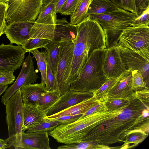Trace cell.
Here are the masks:
<instances>
[{
  "label": "cell",
  "instance_id": "39",
  "mask_svg": "<svg viewBox=\"0 0 149 149\" xmlns=\"http://www.w3.org/2000/svg\"><path fill=\"white\" fill-rule=\"evenodd\" d=\"M8 5L6 3L0 2V37L4 33L7 25L6 19Z\"/></svg>",
  "mask_w": 149,
  "mask_h": 149
},
{
  "label": "cell",
  "instance_id": "49",
  "mask_svg": "<svg viewBox=\"0 0 149 149\" xmlns=\"http://www.w3.org/2000/svg\"><path fill=\"white\" fill-rule=\"evenodd\" d=\"M8 86L7 85H0V96L6 90Z\"/></svg>",
  "mask_w": 149,
  "mask_h": 149
},
{
  "label": "cell",
  "instance_id": "11",
  "mask_svg": "<svg viewBox=\"0 0 149 149\" xmlns=\"http://www.w3.org/2000/svg\"><path fill=\"white\" fill-rule=\"evenodd\" d=\"M10 148L16 149H51L48 133L37 132L25 133L6 139Z\"/></svg>",
  "mask_w": 149,
  "mask_h": 149
},
{
  "label": "cell",
  "instance_id": "5",
  "mask_svg": "<svg viewBox=\"0 0 149 149\" xmlns=\"http://www.w3.org/2000/svg\"><path fill=\"white\" fill-rule=\"evenodd\" d=\"M88 16L97 20L101 26L107 49L117 46L122 33L138 17L136 14L121 8L107 13Z\"/></svg>",
  "mask_w": 149,
  "mask_h": 149
},
{
  "label": "cell",
  "instance_id": "14",
  "mask_svg": "<svg viewBox=\"0 0 149 149\" xmlns=\"http://www.w3.org/2000/svg\"><path fill=\"white\" fill-rule=\"evenodd\" d=\"M103 69L108 78H117L126 70L118 46L107 49Z\"/></svg>",
  "mask_w": 149,
  "mask_h": 149
},
{
  "label": "cell",
  "instance_id": "43",
  "mask_svg": "<svg viewBox=\"0 0 149 149\" xmlns=\"http://www.w3.org/2000/svg\"><path fill=\"white\" fill-rule=\"evenodd\" d=\"M83 114L74 115H67L58 117L54 118H49L61 122V124H67L73 123L80 118Z\"/></svg>",
  "mask_w": 149,
  "mask_h": 149
},
{
  "label": "cell",
  "instance_id": "45",
  "mask_svg": "<svg viewBox=\"0 0 149 149\" xmlns=\"http://www.w3.org/2000/svg\"><path fill=\"white\" fill-rule=\"evenodd\" d=\"M138 16L149 7V0H135Z\"/></svg>",
  "mask_w": 149,
  "mask_h": 149
},
{
  "label": "cell",
  "instance_id": "21",
  "mask_svg": "<svg viewBox=\"0 0 149 149\" xmlns=\"http://www.w3.org/2000/svg\"><path fill=\"white\" fill-rule=\"evenodd\" d=\"M47 91L41 83L25 86L20 88L21 97L23 103L36 105L38 102Z\"/></svg>",
  "mask_w": 149,
  "mask_h": 149
},
{
  "label": "cell",
  "instance_id": "42",
  "mask_svg": "<svg viewBox=\"0 0 149 149\" xmlns=\"http://www.w3.org/2000/svg\"><path fill=\"white\" fill-rule=\"evenodd\" d=\"M13 72L0 73V85H8L13 83L15 77Z\"/></svg>",
  "mask_w": 149,
  "mask_h": 149
},
{
  "label": "cell",
  "instance_id": "20",
  "mask_svg": "<svg viewBox=\"0 0 149 149\" xmlns=\"http://www.w3.org/2000/svg\"><path fill=\"white\" fill-rule=\"evenodd\" d=\"M23 131L45 121L47 116L44 111L36 105L23 104Z\"/></svg>",
  "mask_w": 149,
  "mask_h": 149
},
{
  "label": "cell",
  "instance_id": "33",
  "mask_svg": "<svg viewBox=\"0 0 149 149\" xmlns=\"http://www.w3.org/2000/svg\"><path fill=\"white\" fill-rule=\"evenodd\" d=\"M47 77L45 85L47 91H58V85L56 75L52 72L49 64L47 63Z\"/></svg>",
  "mask_w": 149,
  "mask_h": 149
},
{
  "label": "cell",
  "instance_id": "38",
  "mask_svg": "<svg viewBox=\"0 0 149 149\" xmlns=\"http://www.w3.org/2000/svg\"><path fill=\"white\" fill-rule=\"evenodd\" d=\"M149 25V7L131 23L130 26L137 27Z\"/></svg>",
  "mask_w": 149,
  "mask_h": 149
},
{
  "label": "cell",
  "instance_id": "7",
  "mask_svg": "<svg viewBox=\"0 0 149 149\" xmlns=\"http://www.w3.org/2000/svg\"><path fill=\"white\" fill-rule=\"evenodd\" d=\"M126 70H137L142 75L146 86L149 88V49L136 51L118 46Z\"/></svg>",
  "mask_w": 149,
  "mask_h": 149
},
{
  "label": "cell",
  "instance_id": "9",
  "mask_svg": "<svg viewBox=\"0 0 149 149\" xmlns=\"http://www.w3.org/2000/svg\"><path fill=\"white\" fill-rule=\"evenodd\" d=\"M74 45V41L61 43L59 58L56 74L58 91L60 96L70 90L68 81L71 70Z\"/></svg>",
  "mask_w": 149,
  "mask_h": 149
},
{
  "label": "cell",
  "instance_id": "2",
  "mask_svg": "<svg viewBox=\"0 0 149 149\" xmlns=\"http://www.w3.org/2000/svg\"><path fill=\"white\" fill-rule=\"evenodd\" d=\"M138 124L122 110L117 115L101 120L89 126L81 140L109 146L123 142L130 134L137 131Z\"/></svg>",
  "mask_w": 149,
  "mask_h": 149
},
{
  "label": "cell",
  "instance_id": "3",
  "mask_svg": "<svg viewBox=\"0 0 149 149\" xmlns=\"http://www.w3.org/2000/svg\"><path fill=\"white\" fill-rule=\"evenodd\" d=\"M107 50L98 49L92 52L72 83L70 91L93 93L108 80L103 69Z\"/></svg>",
  "mask_w": 149,
  "mask_h": 149
},
{
  "label": "cell",
  "instance_id": "32",
  "mask_svg": "<svg viewBox=\"0 0 149 149\" xmlns=\"http://www.w3.org/2000/svg\"><path fill=\"white\" fill-rule=\"evenodd\" d=\"M52 41L49 40L34 38L29 39L22 46L23 48L26 52L30 51L39 48H45Z\"/></svg>",
  "mask_w": 149,
  "mask_h": 149
},
{
  "label": "cell",
  "instance_id": "31",
  "mask_svg": "<svg viewBox=\"0 0 149 149\" xmlns=\"http://www.w3.org/2000/svg\"><path fill=\"white\" fill-rule=\"evenodd\" d=\"M62 123L58 120L50 119L47 117L46 120L40 124L30 128L27 130V132H46L48 133Z\"/></svg>",
  "mask_w": 149,
  "mask_h": 149
},
{
  "label": "cell",
  "instance_id": "1",
  "mask_svg": "<svg viewBox=\"0 0 149 149\" xmlns=\"http://www.w3.org/2000/svg\"><path fill=\"white\" fill-rule=\"evenodd\" d=\"M71 70L68 84L69 87L95 50L106 48L104 33L99 22L89 16L76 25Z\"/></svg>",
  "mask_w": 149,
  "mask_h": 149
},
{
  "label": "cell",
  "instance_id": "15",
  "mask_svg": "<svg viewBox=\"0 0 149 149\" xmlns=\"http://www.w3.org/2000/svg\"><path fill=\"white\" fill-rule=\"evenodd\" d=\"M93 96L90 92H82L69 91L60 96L52 106L45 111L47 116L56 113Z\"/></svg>",
  "mask_w": 149,
  "mask_h": 149
},
{
  "label": "cell",
  "instance_id": "26",
  "mask_svg": "<svg viewBox=\"0 0 149 149\" xmlns=\"http://www.w3.org/2000/svg\"><path fill=\"white\" fill-rule=\"evenodd\" d=\"M116 147L102 145L97 143L89 141L81 140L74 143L59 146L58 149H115Z\"/></svg>",
  "mask_w": 149,
  "mask_h": 149
},
{
  "label": "cell",
  "instance_id": "41",
  "mask_svg": "<svg viewBox=\"0 0 149 149\" xmlns=\"http://www.w3.org/2000/svg\"><path fill=\"white\" fill-rule=\"evenodd\" d=\"M56 4V3L52 2L41 9L37 19H42L55 12Z\"/></svg>",
  "mask_w": 149,
  "mask_h": 149
},
{
  "label": "cell",
  "instance_id": "48",
  "mask_svg": "<svg viewBox=\"0 0 149 149\" xmlns=\"http://www.w3.org/2000/svg\"><path fill=\"white\" fill-rule=\"evenodd\" d=\"M58 0H43L42 5L41 9L43 8L52 2L56 3Z\"/></svg>",
  "mask_w": 149,
  "mask_h": 149
},
{
  "label": "cell",
  "instance_id": "19",
  "mask_svg": "<svg viewBox=\"0 0 149 149\" xmlns=\"http://www.w3.org/2000/svg\"><path fill=\"white\" fill-rule=\"evenodd\" d=\"M77 33L76 25L69 23L65 18L57 19L52 41L56 44L64 42L74 41Z\"/></svg>",
  "mask_w": 149,
  "mask_h": 149
},
{
  "label": "cell",
  "instance_id": "16",
  "mask_svg": "<svg viewBox=\"0 0 149 149\" xmlns=\"http://www.w3.org/2000/svg\"><path fill=\"white\" fill-rule=\"evenodd\" d=\"M35 22L18 21L10 23L6 25L5 33L10 42L22 46L30 39V31Z\"/></svg>",
  "mask_w": 149,
  "mask_h": 149
},
{
  "label": "cell",
  "instance_id": "29",
  "mask_svg": "<svg viewBox=\"0 0 149 149\" xmlns=\"http://www.w3.org/2000/svg\"><path fill=\"white\" fill-rule=\"evenodd\" d=\"M118 78L109 79L98 90L93 93V96L100 102H105L107 99L109 93L116 83Z\"/></svg>",
  "mask_w": 149,
  "mask_h": 149
},
{
  "label": "cell",
  "instance_id": "35",
  "mask_svg": "<svg viewBox=\"0 0 149 149\" xmlns=\"http://www.w3.org/2000/svg\"><path fill=\"white\" fill-rule=\"evenodd\" d=\"M110 0L119 8L130 11L138 16L135 0Z\"/></svg>",
  "mask_w": 149,
  "mask_h": 149
},
{
  "label": "cell",
  "instance_id": "18",
  "mask_svg": "<svg viewBox=\"0 0 149 149\" xmlns=\"http://www.w3.org/2000/svg\"><path fill=\"white\" fill-rule=\"evenodd\" d=\"M132 72L126 70L118 77L117 80L110 91L107 99L128 98L134 96V91L132 85Z\"/></svg>",
  "mask_w": 149,
  "mask_h": 149
},
{
  "label": "cell",
  "instance_id": "8",
  "mask_svg": "<svg viewBox=\"0 0 149 149\" xmlns=\"http://www.w3.org/2000/svg\"><path fill=\"white\" fill-rule=\"evenodd\" d=\"M23 103L20 89L10 98L6 104V121L9 137L19 136L23 132Z\"/></svg>",
  "mask_w": 149,
  "mask_h": 149
},
{
  "label": "cell",
  "instance_id": "10",
  "mask_svg": "<svg viewBox=\"0 0 149 149\" xmlns=\"http://www.w3.org/2000/svg\"><path fill=\"white\" fill-rule=\"evenodd\" d=\"M117 46L134 51L149 49V26L127 27L120 35Z\"/></svg>",
  "mask_w": 149,
  "mask_h": 149
},
{
  "label": "cell",
  "instance_id": "6",
  "mask_svg": "<svg viewBox=\"0 0 149 149\" xmlns=\"http://www.w3.org/2000/svg\"><path fill=\"white\" fill-rule=\"evenodd\" d=\"M43 0H8L6 23L35 22L40 12Z\"/></svg>",
  "mask_w": 149,
  "mask_h": 149
},
{
  "label": "cell",
  "instance_id": "13",
  "mask_svg": "<svg viewBox=\"0 0 149 149\" xmlns=\"http://www.w3.org/2000/svg\"><path fill=\"white\" fill-rule=\"evenodd\" d=\"M21 71L13 84L7 88L1 99V102L5 105L11 96L22 87L33 84L39 77L34 69L33 58L30 53L22 64Z\"/></svg>",
  "mask_w": 149,
  "mask_h": 149
},
{
  "label": "cell",
  "instance_id": "40",
  "mask_svg": "<svg viewBox=\"0 0 149 149\" xmlns=\"http://www.w3.org/2000/svg\"><path fill=\"white\" fill-rule=\"evenodd\" d=\"M105 102H99L97 104L91 107L89 110L82 115L80 118L96 113L108 110Z\"/></svg>",
  "mask_w": 149,
  "mask_h": 149
},
{
  "label": "cell",
  "instance_id": "46",
  "mask_svg": "<svg viewBox=\"0 0 149 149\" xmlns=\"http://www.w3.org/2000/svg\"><path fill=\"white\" fill-rule=\"evenodd\" d=\"M10 148V147L6 139H0V149Z\"/></svg>",
  "mask_w": 149,
  "mask_h": 149
},
{
  "label": "cell",
  "instance_id": "30",
  "mask_svg": "<svg viewBox=\"0 0 149 149\" xmlns=\"http://www.w3.org/2000/svg\"><path fill=\"white\" fill-rule=\"evenodd\" d=\"M148 134L143 131H137L132 133L126 137L124 144L120 149L128 148L130 144H133L132 148L136 146L143 141L148 136Z\"/></svg>",
  "mask_w": 149,
  "mask_h": 149
},
{
  "label": "cell",
  "instance_id": "36",
  "mask_svg": "<svg viewBox=\"0 0 149 149\" xmlns=\"http://www.w3.org/2000/svg\"><path fill=\"white\" fill-rule=\"evenodd\" d=\"M132 72V87L134 91L148 88L146 86L142 75L137 70H134Z\"/></svg>",
  "mask_w": 149,
  "mask_h": 149
},
{
  "label": "cell",
  "instance_id": "47",
  "mask_svg": "<svg viewBox=\"0 0 149 149\" xmlns=\"http://www.w3.org/2000/svg\"><path fill=\"white\" fill-rule=\"evenodd\" d=\"M67 0H58L56 4L55 13H57V11Z\"/></svg>",
  "mask_w": 149,
  "mask_h": 149
},
{
  "label": "cell",
  "instance_id": "50",
  "mask_svg": "<svg viewBox=\"0 0 149 149\" xmlns=\"http://www.w3.org/2000/svg\"><path fill=\"white\" fill-rule=\"evenodd\" d=\"M8 0H0V2L3 3H6Z\"/></svg>",
  "mask_w": 149,
  "mask_h": 149
},
{
  "label": "cell",
  "instance_id": "12",
  "mask_svg": "<svg viewBox=\"0 0 149 149\" xmlns=\"http://www.w3.org/2000/svg\"><path fill=\"white\" fill-rule=\"evenodd\" d=\"M26 52L22 46L2 44L0 45V73L14 72L19 68Z\"/></svg>",
  "mask_w": 149,
  "mask_h": 149
},
{
  "label": "cell",
  "instance_id": "28",
  "mask_svg": "<svg viewBox=\"0 0 149 149\" xmlns=\"http://www.w3.org/2000/svg\"><path fill=\"white\" fill-rule=\"evenodd\" d=\"M36 60L38 68L41 75V82L45 86L47 77V53L46 52H40L38 49L30 52Z\"/></svg>",
  "mask_w": 149,
  "mask_h": 149
},
{
  "label": "cell",
  "instance_id": "25",
  "mask_svg": "<svg viewBox=\"0 0 149 149\" xmlns=\"http://www.w3.org/2000/svg\"><path fill=\"white\" fill-rule=\"evenodd\" d=\"M92 0H79L74 12L70 15L71 24L77 25L87 17L88 9Z\"/></svg>",
  "mask_w": 149,
  "mask_h": 149
},
{
  "label": "cell",
  "instance_id": "34",
  "mask_svg": "<svg viewBox=\"0 0 149 149\" xmlns=\"http://www.w3.org/2000/svg\"><path fill=\"white\" fill-rule=\"evenodd\" d=\"M104 102L108 109L115 110L129 105L130 99L112 98L107 99Z\"/></svg>",
  "mask_w": 149,
  "mask_h": 149
},
{
  "label": "cell",
  "instance_id": "17",
  "mask_svg": "<svg viewBox=\"0 0 149 149\" xmlns=\"http://www.w3.org/2000/svg\"><path fill=\"white\" fill-rule=\"evenodd\" d=\"M56 19L55 12L42 19H37L30 31V39L39 38L52 41Z\"/></svg>",
  "mask_w": 149,
  "mask_h": 149
},
{
  "label": "cell",
  "instance_id": "27",
  "mask_svg": "<svg viewBox=\"0 0 149 149\" xmlns=\"http://www.w3.org/2000/svg\"><path fill=\"white\" fill-rule=\"evenodd\" d=\"M60 97L58 91H47L40 98L37 106L40 109L45 111L54 104Z\"/></svg>",
  "mask_w": 149,
  "mask_h": 149
},
{
  "label": "cell",
  "instance_id": "23",
  "mask_svg": "<svg viewBox=\"0 0 149 149\" xmlns=\"http://www.w3.org/2000/svg\"><path fill=\"white\" fill-rule=\"evenodd\" d=\"M120 8L110 0H92L88 9L87 15L107 13Z\"/></svg>",
  "mask_w": 149,
  "mask_h": 149
},
{
  "label": "cell",
  "instance_id": "24",
  "mask_svg": "<svg viewBox=\"0 0 149 149\" xmlns=\"http://www.w3.org/2000/svg\"><path fill=\"white\" fill-rule=\"evenodd\" d=\"M61 43L56 44L52 41L44 48L47 53V63L51 67L52 72L56 75L59 61Z\"/></svg>",
  "mask_w": 149,
  "mask_h": 149
},
{
  "label": "cell",
  "instance_id": "44",
  "mask_svg": "<svg viewBox=\"0 0 149 149\" xmlns=\"http://www.w3.org/2000/svg\"><path fill=\"white\" fill-rule=\"evenodd\" d=\"M149 88L135 91V97L146 105H149Z\"/></svg>",
  "mask_w": 149,
  "mask_h": 149
},
{
  "label": "cell",
  "instance_id": "37",
  "mask_svg": "<svg viewBox=\"0 0 149 149\" xmlns=\"http://www.w3.org/2000/svg\"><path fill=\"white\" fill-rule=\"evenodd\" d=\"M79 0H67L57 11L61 15H71L74 12Z\"/></svg>",
  "mask_w": 149,
  "mask_h": 149
},
{
  "label": "cell",
  "instance_id": "22",
  "mask_svg": "<svg viewBox=\"0 0 149 149\" xmlns=\"http://www.w3.org/2000/svg\"><path fill=\"white\" fill-rule=\"evenodd\" d=\"M100 101L93 96L91 97L53 115L47 116L49 118H55L61 116L83 114Z\"/></svg>",
  "mask_w": 149,
  "mask_h": 149
},
{
  "label": "cell",
  "instance_id": "4",
  "mask_svg": "<svg viewBox=\"0 0 149 149\" xmlns=\"http://www.w3.org/2000/svg\"><path fill=\"white\" fill-rule=\"evenodd\" d=\"M115 114L114 111L109 110L96 113L80 118L70 124H61L48 134L58 143L66 144L78 142L85 134L87 127L101 120L112 117Z\"/></svg>",
  "mask_w": 149,
  "mask_h": 149
}]
</instances>
